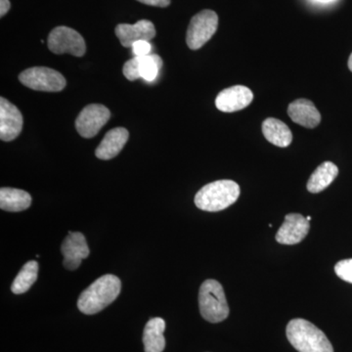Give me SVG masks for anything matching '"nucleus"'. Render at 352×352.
Listing matches in <instances>:
<instances>
[{"label":"nucleus","instance_id":"nucleus-4","mask_svg":"<svg viewBox=\"0 0 352 352\" xmlns=\"http://www.w3.org/2000/svg\"><path fill=\"white\" fill-rule=\"evenodd\" d=\"M199 307L203 318L210 323L226 320L229 307L221 284L215 280H206L199 291Z\"/></svg>","mask_w":352,"mask_h":352},{"label":"nucleus","instance_id":"nucleus-27","mask_svg":"<svg viewBox=\"0 0 352 352\" xmlns=\"http://www.w3.org/2000/svg\"><path fill=\"white\" fill-rule=\"evenodd\" d=\"M349 68L352 72V53L351 54V56H349Z\"/></svg>","mask_w":352,"mask_h":352},{"label":"nucleus","instance_id":"nucleus-1","mask_svg":"<svg viewBox=\"0 0 352 352\" xmlns=\"http://www.w3.org/2000/svg\"><path fill=\"white\" fill-rule=\"evenodd\" d=\"M122 289V282L117 276L106 274L94 282L82 292L78 307L83 314L94 315L105 309L115 302Z\"/></svg>","mask_w":352,"mask_h":352},{"label":"nucleus","instance_id":"nucleus-14","mask_svg":"<svg viewBox=\"0 0 352 352\" xmlns=\"http://www.w3.org/2000/svg\"><path fill=\"white\" fill-rule=\"evenodd\" d=\"M291 120L307 129H314L320 124L321 115L314 102L307 99H298L292 102L288 107Z\"/></svg>","mask_w":352,"mask_h":352},{"label":"nucleus","instance_id":"nucleus-29","mask_svg":"<svg viewBox=\"0 0 352 352\" xmlns=\"http://www.w3.org/2000/svg\"><path fill=\"white\" fill-rule=\"evenodd\" d=\"M307 221H310V220H311V217H307Z\"/></svg>","mask_w":352,"mask_h":352},{"label":"nucleus","instance_id":"nucleus-15","mask_svg":"<svg viewBox=\"0 0 352 352\" xmlns=\"http://www.w3.org/2000/svg\"><path fill=\"white\" fill-rule=\"evenodd\" d=\"M129 138V131L124 127L111 129L106 133L100 145L97 147L95 155L98 159L105 160V161L113 159L124 149Z\"/></svg>","mask_w":352,"mask_h":352},{"label":"nucleus","instance_id":"nucleus-2","mask_svg":"<svg viewBox=\"0 0 352 352\" xmlns=\"http://www.w3.org/2000/svg\"><path fill=\"white\" fill-rule=\"evenodd\" d=\"M286 335L298 352H333L332 344L320 329L302 318L289 322Z\"/></svg>","mask_w":352,"mask_h":352},{"label":"nucleus","instance_id":"nucleus-21","mask_svg":"<svg viewBox=\"0 0 352 352\" xmlns=\"http://www.w3.org/2000/svg\"><path fill=\"white\" fill-rule=\"evenodd\" d=\"M163 67V60L157 54L139 57V73L141 78L148 82H154Z\"/></svg>","mask_w":352,"mask_h":352},{"label":"nucleus","instance_id":"nucleus-24","mask_svg":"<svg viewBox=\"0 0 352 352\" xmlns=\"http://www.w3.org/2000/svg\"><path fill=\"white\" fill-rule=\"evenodd\" d=\"M134 57H144L151 54L152 45L150 41H138L131 46Z\"/></svg>","mask_w":352,"mask_h":352},{"label":"nucleus","instance_id":"nucleus-8","mask_svg":"<svg viewBox=\"0 0 352 352\" xmlns=\"http://www.w3.org/2000/svg\"><path fill=\"white\" fill-rule=\"evenodd\" d=\"M111 112L100 104H90L83 108L76 120V131L85 138H92L110 120Z\"/></svg>","mask_w":352,"mask_h":352},{"label":"nucleus","instance_id":"nucleus-26","mask_svg":"<svg viewBox=\"0 0 352 352\" xmlns=\"http://www.w3.org/2000/svg\"><path fill=\"white\" fill-rule=\"evenodd\" d=\"M11 4L9 0H0V17H3L10 9Z\"/></svg>","mask_w":352,"mask_h":352},{"label":"nucleus","instance_id":"nucleus-18","mask_svg":"<svg viewBox=\"0 0 352 352\" xmlns=\"http://www.w3.org/2000/svg\"><path fill=\"white\" fill-rule=\"evenodd\" d=\"M32 197L24 190L15 188L0 189V208L6 212H23L30 208Z\"/></svg>","mask_w":352,"mask_h":352},{"label":"nucleus","instance_id":"nucleus-13","mask_svg":"<svg viewBox=\"0 0 352 352\" xmlns=\"http://www.w3.org/2000/svg\"><path fill=\"white\" fill-rule=\"evenodd\" d=\"M116 36L124 47H131L138 41H151L156 36V29L151 21L140 20L134 25L120 24L116 27Z\"/></svg>","mask_w":352,"mask_h":352},{"label":"nucleus","instance_id":"nucleus-20","mask_svg":"<svg viewBox=\"0 0 352 352\" xmlns=\"http://www.w3.org/2000/svg\"><path fill=\"white\" fill-rule=\"evenodd\" d=\"M38 263L36 261H31L23 266L22 270L14 279L11 291L15 295H21L31 289L32 285L38 279Z\"/></svg>","mask_w":352,"mask_h":352},{"label":"nucleus","instance_id":"nucleus-3","mask_svg":"<svg viewBox=\"0 0 352 352\" xmlns=\"http://www.w3.org/2000/svg\"><path fill=\"white\" fill-rule=\"evenodd\" d=\"M239 185L232 180H217L196 194L195 205L205 212H220L232 206L240 197Z\"/></svg>","mask_w":352,"mask_h":352},{"label":"nucleus","instance_id":"nucleus-12","mask_svg":"<svg viewBox=\"0 0 352 352\" xmlns=\"http://www.w3.org/2000/svg\"><path fill=\"white\" fill-rule=\"evenodd\" d=\"M309 221L300 214H289L280 227L276 241L282 245H296L302 242L309 232Z\"/></svg>","mask_w":352,"mask_h":352},{"label":"nucleus","instance_id":"nucleus-17","mask_svg":"<svg viewBox=\"0 0 352 352\" xmlns=\"http://www.w3.org/2000/svg\"><path fill=\"white\" fill-rule=\"evenodd\" d=\"M263 132L266 140L278 147H288L293 140V134L288 126L274 118L264 120Z\"/></svg>","mask_w":352,"mask_h":352},{"label":"nucleus","instance_id":"nucleus-22","mask_svg":"<svg viewBox=\"0 0 352 352\" xmlns=\"http://www.w3.org/2000/svg\"><path fill=\"white\" fill-rule=\"evenodd\" d=\"M335 272L340 279L352 284V258L339 261L335 265Z\"/></svg>","mask_w":352,"mask_h":352},{"label":"nucleus","instance_id":"nucleus-6","mask_svg":"<svg viewBox=\"0 0 352 352\" xmlns=\"http://www.w3.org/2000/svg\"><path fill=\"white\" fill-rule=\"evenodd\" d=\"M219 27V16L212 10H203L196 14L187 30L186 43L190 50L203 47L212 38Z\"/></svg>","mask_w":352,"mask_h":352},{"label":"nucleus","instance_id":"nucleus-11","mask_svg":"<svg viewBox=\"0 0 352 352\" xmlns=\"http://www.w3.org/2000/svg\"><path fill=\"white\" fill-rule=\"evenodd\" d=\"M252 99H254V94L250 88L244 85H235V87L222 90L217 95L215 106L221 112H237L248 107L252 103Z\"/></svg>","mask_w":352,"mask_h":352},{"label":"nucleus","instance_id":"nucleus-23","mask_svg":"<svg viewBox=\"0 0 352 352\" xmlns=\"http://www.w3.org/2000/svg\"><path fill=\"white\" fill-rule=\"evenodd\" d=\"M122 73H124L127 80H131V82L141 78L140 73H139V57H134L129 60L124 65Z\"/></svg>","mask_w":352,"mask_h":352},{"label":"nucleus","instance_id":"nucleus-5","mask_svg":"<svg viewBox=\"0 0 352 352\" xmlns=\"http://www.w3.org/2000/svg\"><path fill=\"white\" fill-rule=\"evenodd\" d=\"M19 80L25 87L36 91L58 92L66 87V78L59 72L46 67H34L20 74Z\"/></svg>","mask_w":352,"mask_h":352},{"label":"nucleus","instance_id":"nucleus-19","mask_svg":"<svg viewBox=\"0 0 352 352\" xmlns=\"http://www.w3.org/2000/svg\"><path fill=\"white\" fill-rule=\"evenodd\" d=\"M339 175V168L331 162L320 164L310 176L307 182V190L310 193H320L327 188Z\"/></svg>","mask_w":352,"mask_h":352},{"label":"nucleus","instance_id":"nucleus-25","mask_svg":"<svg viewBox=\"0 0 352 352\" xmlns=\"http://www.w3.org/2000/svg\"><path fill=\"white\" fill-rule=\"evenodd\" d=\"M146 6L156 7H168L170 4V0H138Z\"/></svg>","mask_w":352,"mask_h":352},{"label":"nucleus","instance_id":"nucleus-28","mask_svg":"<svg viewBox=\"0 0 352 352\" xmlns=\"http://www.w3.org/2000/svg\"><path fill=\"white\" fill-rule=\"evenodd\" d=\"M318 1H321V2H329V1H332V0H318Z\"/></svg>","mask_w":352,"mask_h":352},{"label":"nucleus","instance_id":"nucleus-10","mask_svg":"<svg viewBox=\"0 0 352 352\" xmlns=\"http://www.w3.org/2000/svg\"><path fill=\"white\" fill-rule=\"evenodd\" d=\"M23 129V117L19 109L7 99L0 98V139L6 142L20 135Z\"/></svg>","mask_w":352,"mask_h":352},{"label":"nucleus","instance_id":"nucleus-9","mask_svg":"<svg viewBox=\"0 0 352 352\" xmlns=\"http://www.w3.org/2000/svg\"><path fill=\"white\" fill-rule=\"evenodd\" d=\"M61 252L64 256V267L68 270H78L82 259L87 258L90 252L85 235L71 231H69V235L65 238Z\"/></svg>","mask_w":352,"mask_h":352},{"label":"nucleus","instance_id":"nucleus-7","mask_svg":"<svg viewBox=\"0 0 352 352\" xmlns=\"http://www.w3.org/2000/svg\"><path fill=\"white\" fill-rule=\"evenodd\" d=\"M47 43L51 52L58 55L69 53L73 56L82 57L87 51L82 36L75 30L64 25L55 28L51 31Z\"/></svg>","mask_w":352,"mask_h":352},{"label":"nucleus","instance_id":"nucleus-16","mask_svg":"<svg viewBox=\"0 0 352 352\" xmlns=\"http://www.w3.org/2000/svg\"><path fill=\"white\" fill-rule=\"evenodd\" d=\"M166 322L156 317L148 321L143 332V344L145 352H163L166 347V339L164 337Z\"/></svg>","mask_w":352,"mask_h":352}]
</instances>
